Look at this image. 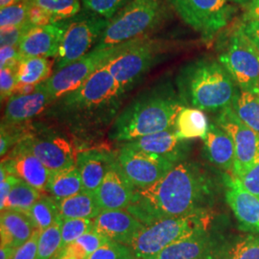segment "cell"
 Masks as SVG:
<instances>
[{
    "mask_svg": "<svg viewBox=\"0 0 259 259\" xmlns=\"http://www.w3.org/2000/svg\"><path fill=\"white\" fill-rule=\"evenodd\" d=\"M17 249L13 248V247H1L0 249V259H11L15 252H16Z\"/></svg>",
    "mask_w": 259,
    "mask_h": 259,
    "instance_id": "50",
    "label": "cell"
},
{
    "mask_svg": "<svg viewBox=\"0 0 259 259\" xmlns=\"http://www.w3.org/2000/svg\"><path fill=\"white\" fill-rule=\"evenodd\" d=\"M219 259H259V236L243 234L224 237Z\"/></svg>",
    "mask_w": 259,
    "mask_h": 259,
    "instance_id": "29",
    "label": "cell"
},
{
    "mask_svg": "<svg viewBox=\"0 0 259 259\" xmlns=\"http://www.w3.org/2000/svg\"><path fill=\"white\" fill-rule=\"evenodd\" d=\"M27 134H24L19 125L1 124V137H0V155L5 156L13 145H17Z\"/></svg>",
    "mask_w": 259,
    "mask_h": 259,
    "instance_id": "41",
    "label": "cell"
},
{
    "mask_svg": "<svg viewBox=\"0 0 259 259\" xmlns=\"http://www.w3.org/2000/svg\"><path fill=\"white\" fill-rule=\"evenodd\" d=\"M181 19L210 42L232 20L234 9L228 0H167Z\"/></svg>",
    "mask_w": 259,
    "mask_h": 259,
    "instance_id": "10",
    "label": "cell"
},
{
    "mask_svg": "<svg viewBox=\"0 0 259 259\" xmlns=\"http://www.w3.org/2000/svg\"><path fill=\"white\" fill-rule=\"evenodd\" d=\"M203 140L208 160L223 170L232 172L235 150L231 136L218 124L211 123Z\"/></svg>",
    "mask_w": 259,
    "mask_h": 259,
    "instance_id": "24",
    "label": "cell"
},
{
    "mask_svg": "<svg viewBox=\"0 0 259 259\" xmlns=\"http://www.w3.org/2000/svg\"><path fill=\"white\" fill-rule=\"evenodd\" d=\"M218 60L231 73L240 91L259 98V49L239 26L221 48Z\"/></svg>",
    "mask_w": 259,
    "mask_h": 259,
    "instance_id": "8",
    "label": "cell"
},
{
    "mask_svg": "<svg viewBox=\"0 0 259 259\" xmlns=\"http://www.w3.org/2000/svg\"><path fill=\"white\" fill-rule=\"evenodd\" d=\"M22 57L18 47H1L0 49V67L18 68Z\"/></svg>",
    "mask_w": 259,
    "mask_h": 259,
    "instance_id": "46",
    "label": "cell"
},
{
    "mask_svg": "<svg viewBox=\"0 0 259 259\" xmlns=\"http://www.w3.org/2000/svg\"><path fill=\"white\" fill-rule=\"evenodd\" d=\"M125 93L104 65L79 88L56 100L53 112L73 124L105 123L116 114Z\"/></svg>",
    "mask_w": 259,
    "mask_h": 259,
    "instance_id": "4",
    "label": "cell"
},
{
    "mask_svg": "<svg viewBox=\"0 0 259 259\" xmlns=\"http://www.w3.org/2000/svg\"><path fill=\"white\" fill-rule=\"evenodd\" d=\"M8 174L19 177L20 180L36 188L41 193L47 192V185L53 172L34 156L21 143H18L9 157L1 161Z\"/></svg>",
    "mask_w": 259,
    "mask_h": 259,
    "instance_id": "16",
    "label": "cell"
},
{
    "mask_svg": "<svg viewBox=\"0 0 259 259\" xmlns=\"http://www.w3.org/2000/svg\"><path fill=\"white\" fill-rule=\"evenodd\" d=\"M93 220L94 232L129 247L145 227L127 209L103 210Z\"/></svg>",
    "mask_w": 259,
    "mask_h": 259,
    "instance_id": "20",
    "label": "cell"
},
{
    "mask_svg": "<svg viewBox=\"0 0 259 259\" xmlns=\"http://www.w3.org/2000/svg\"><path fill=\"white\" fill-rule=\"evenodd\" d=\"M51 62L48 58L36 57L23 59L17 71L18 85H37L51 76Z\"/></svg>",
    "mask_w": 259,
    "mask_h": 259,
    "instance_id": "30",
    "label": "cell"
},
{
    "mask_svg": "<svg viewBox=\"0 0 259 259\" xmlns=\"http://www.w3.org/2000/svg\"><path fill=\"white\" fill-rule=\"evenodd\" d=\"M209 127L204 111L191 107H185L177 116L175 131L181 139H204Z\"/></svg>",
    "mask_w": 259,
    "mask_h": 259,
    "instance_id": "28",
    "label": "cell"
},
{
    "mask_svg": "<svg viewBox=\"0 0 259 259\" xmlns=\"http://www.w3.org/2000/svg\"><path fill=\"white\" fill-rule=\"evenodd\" d=\"M31 6L44 11L52 23L72 19L81 11V0H28Z\"/></svg>",
    "mask_w": 259,
    "mask_h": 259,
    "instance_id": "33",
    "label": "cell"
},
{
    "mask_svg": "<svg viewBox=\"0 0 259 259\" xmlns=\"http://www.w3.org/2000/svg\"><path fill=\"white\" fill-rule=\"evenodd\" d=\"M175 47L165 39L142 37L133 41L106 64L107 68L127 93Z\"/></svg>",
    "mask_w": 259,
    "mask_h": 259,
    "instance_id": "7",
    "label": "cell"
},
{
    "mask_svg": "<svg viewBox=\"0 0 259 259\" xmlns=\"http://www.w3.org/2000/svg\"><path fill=\"white\" fill-rule=\"evenodd\" d=\"M238 117L246 125L259 133V98L240 91L232 107Z\"/></svg>",
    "mask_w": 259,
    "mask_h": 259,
    "instance_id": "35",
    "label": "cell"
},
{
    "mask_svg": "<svg viewBox=\"0 0 259 259\" xmlns=\"http://www.w3.org/2000/svg\"><path fill=\"white\" fill-rule=\"evenodd\" d=\"M217 185L203 165L182 161L155 185L136 189L127 210L145 226L162 219L210 211Z\"/></svg>",
    "mask_w": 259,
    "mask_h": 259,
    "instance_id": "1",
    "label": "cell"
},
{
    "mask_svg": "<svg viewBox=\"0 0 259 259\" xmlns=\"http://www.w3.org/2000/svg\"><path fill=\"white\" fill-rule=\"evenodd\" d=\"M53 103V98L40 83L33 93L10 97L2 123L20 125L38 115Z\"/></svg>",
    "mask_w": 259,
    "mask_h": 259,
    "instance_id": "22",
    "label": "cell"
},
{
    "mask_svg": "<svg viewBox=\"0 0 259 259\" xmlns=\"http://www.w3.org/2000/svg\"><path fill=\"white\" fill-rule=\"evenodd\" d=\"M16 1H18V0H0V7H1V9H2V8L8 6L10 4L15 3Z\"/></svg>",
    "mask_w": 259,
    "mask_h": 259,
    "instance_id": "52",
    "label": "cell"
},
{
    "mask_svg": "<svg viewBox=\"0 0 259 259\" xmlns=\"http://www.w3.org/2000/svg\"><path fill=\"white\" fill-rule=\"evenodd\" d=\"M211 222L210 211L162 219L145 226L130 247L136 259H156L169 246L209 230Z\"/></svg>",
    "mask_w": 259,
    "mask_h": 259,
    "instance_id": "6",
    "label": "cell"
},
{
    "mask_svg": "<svg viewBox=\"0 0 259 259\" xmlns=\"http://www.w3.org/2000/svg\"><path fill=\"white\" fill-rule=\"evenodd\" d=\"M127 146L164 157L178 164L187 156L189 145L187 140L177 136L175 129L167 130L126 142Z\"/></svg>",
    "mask_w": 259,
    "mask_h": 259,
    "instance_id": "21",
    "label": "cell"
},
{
    "mask_svg": "<svg viewBox=\"0 0 259 259\" xmlns=\"http://www.w3.org/2000/svg\"><path fill=\"white\" fill-rule=\"evenodd\" d=\"M40 196V191L28 185L24 181L19 180V183L11 190L2 210L13 209L21 212H28Z\"/></svg>",
    "mask_w": 259,
    "mask_h": 259,
    "instance_id": "34",
    "label": "cell"
},
{
    "mask_svg": "<svg viewBox=\"0 0 259 259\" xmlns=\"http://www.w3.org/2000/svg\"><path fill=\"white\" fill-rule=\"evenodd\" d=\"M26 214L39 231H45L62 220L58 204L50 195H41Z\"/></svg>",
    "mask_w": 259,
    "mask_h": 259,
    "instance_id": "32",
    "label": "cell"
},
{
    "mask_svg": "<svg viewBox=\"0 0 259 259\" xmlns=\"http://www.w3.org/2000/svg\"><path fill=\"white\" fill-rule=\"evenodd\" d=\"M116 156L106 150L91 149L77 154L76 166L82 177L83 191L95 193Z\"/></svg>",
    "mask_w": 259,
    "mask_h": 259,
    "instance_id": "23",
    "label": "cell"
},
{
    "mask_svg": "<svg viewBox=\"0 0 259 259\" xmlns=\"http://www.w3.org/2000/svg\"><path fill=\"white\" fill-rule=\"evenodd\" d=\"M67 20L32 27L19 44V53L23 59L50 58L59 52L65 35Z\"/></svg>",
    "mask_w": 259,
    "mask_h": 259,
    "instance_id": "17",
    "label": "cell"
},
{
    "mask_svg": "<svg viewBox=\"0 0 259 259\" xmlns=\"http://www.w3.org/2000/svg\"><path fill=\"white\" fill-rule=\"evenodd\" d=\"M52 172L76 165L74 148L66 139L56 136L26 135L19 141Z\"/></svg>",
    "mask_w": 259,
    "mask_h": 259,
    "instance_id": "14",
    "label": "cell"
},
{
    "mask_svg": "<svg viewBox=\"0 0 259 259\" xmlns=\"http://www.w3.org/2000/svg\"><path fill=\"white\" fill-rule=\"evenodd\" d=\"M238 26L259 49V21L240 22Z\"/></svg>",
    "mask_w": 259,
    "mask_h": 259,
    "instance_id": "48",
    "label": "cell"
},
{
    "mask_svg": "<svg viewBox=\"0 0 259 259\" xmlns=\"http://www.w3.org/2000/svg\"><path fill=\"white\" fill-rule=\"evenodd\" d=\"M83 191L82 177L78 167L53 172L47 185V192L57 202Z\"/></svg>",
    "mask_w": 259,
    "mask_h": 259,
    "instance_id": "27",
    "label": "cell"
},
{
    "mask_svg": "<svg viewBox=\"0 0 259 259\" xmlns=\"http://www.w3.org/2000/svg\"><path fill=\"white\" fill-rule=\"evenodd\" d=\"M232 138L235 159L232 177L237 178L259 162V133L250 128L238 117L232 107L219 112L216 119Z\"/></svg>",
    "mask_w": 259,
    "mask_h": 259,
    "instance_id": "12",
    "label": "cell"
},
{
    "mask_svg": "<svg viewBox=\"0 0 259 259\" xmlns=\"http://www.w3.org/2000/svg\"><path fill=\"white\" fill-rule=\"evenodd\" d=\"M117 157L123 171L137 189L155 185L176 165L164 157L126 144L122 146Z\"/></svg>",
    "mask_w": 259,
    "mask_h": 259,
    "instance_id": "13",
    "label": "cell"
},
{
    "mask_svg": "<svg viewBox=\"0 0 259 259\" xmlns=\"http://www.w3.org/2000/svg\"><path fill=\"white\" fill-rule=\"evenodd\" d=\"M185 106L168 83L140 93L114 119L110 139L130 142L152 134L175 129L179 112Z\"/></svg>",
    "mask_w": 259,
    "mask_h": 259,
    "instance_id": "2",
    "label": "cell"
},
{
    "mask_svg": "<svg viewBox=\"0 0 259 259\" xmlns=\"http://www.w3.org/2000/svg\"><path fill=\"white\" fill-rule=\"evenodd\" d=\"M18 68L4 67L0 69V97L2 102L13 96L14 92L18 85Z\"/></svg>",
    "mask_w": 259,
    "mask_h": 259,
    "instance_id": "42",
    "label": "cell"
},
{
    "mask_svg": "<svg viewBox=\"0 0 259 259\" xmlns=\"http://www.w3.org/2000/svg\"><path fill=\"white\" fill-rule=\"evenodd\" d=\"M109 21L84 10L72 19H67L65 35L56 56L54 71L74 63L92 51Z\"/></svg>",
    "mask_w": 259,
    "mask_h": 259,
    "instance_id": "9",
    "label": "cell"
},
{
    "mask_svg": "<svg viewBox=\"0 0 259 259\" xmlns=\"http://www.w3.org/2000/svg\"><path fill=\"white\" fill-rule=\"evenodd\" d=\"M20 180L19 177L15 176L13 174H9L6 177V179L2 182H0V208L1 210L4 208L5 203L7 201V198L9 196L11 190L13 189V187L19 183Z\"/></svg>",
    "mask_w": 259,
    "mask_h": 259,
    "instance_id": "47",
    "label": "cell"
},
{
    "mask_svg": "<svg viewBox=\"0 0 259 259\" xmlns=\"http://www.w3.org/2000/svg\"><path fill=\"white\" fill-rule=\"evenodd\" d=\"M234 179L246 190L255 195L259 199V162L241 176Z\"/></svg>",
    "mask_w": 259,
    "mask_h": 259,
    "instance_id": "44",
    "label": "cell"
},
{
    "mask_svg": "<svg viewBox=\"0 0 259 259\" xmlns=\"http://www.w3.org/2000/svg\"><path fill=\"white\" fill-rule=\"evenodd\" d=\"M135 40L101 50L93 49L74 63L54 71L47 81L42 83V85L55 102L62 96L79 88L93 73L118 55Z\"/></svg>",
    "mask_w": 259,
    "mask_h": 259,
    "instance_id": "11",
    "label": "cell"
},
{
    "mask_svg": "<svg viewBox=\"0 0 259 259\" xmlns=\"http://www.w3.org/2000/svg\"><path fill=\"white\" fill-rule=\"evenodd\" d=\"M224 236L209 230L179 241L162 250L156 259H219Z\"/></svg>",
    "mask_w": 259,
    "mask_h": 259,
    "instance_id": "18",
    "label": "cell"
},
{
    "mask_svg": "<svg viewBox=\"0 0 259 259\" xmlns=\"http://www.w3.org/2000/svg\"><path fill=\"white\" fill-rule=\"evenodd\" d=\"M62 221L40 232L36 259H52L62 249Z\"/></svg>",
    "mask_w": 259,
    "mask_h": 259,
    "instance_id": "36",
    "label": "cell"
},
{
    "mask_svg": "<svg viewBox=\"0 0 259 259\" xmlns=\"http://www.w3.org/2000/svg\"><path fill=\"white\" fill-rule=\"evenodd\" d=\"M87 259H136L129 246L109 240Z\"/></svg>",
    "mask_w": 259,
    "mask_h": 259,
    "instance_id": "40",
    "label": "cell"
},
{
    "mask_svg": "<svg viewBox=\"0 0 259 259\" xmlns=\"http://www.w3.org/2000/svg\"><path fill=\"white\" fill-rule=\"evenodd\" d=\"M33 27L29 22L17 27L1 29L0 45L1 47H18L21 39L26 35L28 31Z\"/></svg>",
    "mask_w": 259,
    "mask_h": 259,
    "instance_id": "43",
    "label": "cell"
},
{
    "mask_svg": "<svg viewBox=\"0 0 259 259\" xmlns=\"http://www.w3.org/2000/svg\"><path fill=\"white\" fill-rule=\"evenodd\" d=\"M136 189L123 171L117 157L112 161L101 185L95 191V196L102 211L121 210L127 209Z\"/></svg>",
    "mask_w": 259,
    "mask_h": 259,
    "instance_id": "15",
    "label": "cell"
},
{
    "mask_svg": "<svg viewBox=\"0 0 259 259\" xmlns=\"http://www.w3.org/2000/svg\"><path fill=\"white\" fill-rule=\"evenodd\" d=\"M167 0H132L109 21L93 49L117 47L147 37L166 19Z\"/></svg>",
    "mask_w": 259,
    "mask_h": 259,
    "instance_id": "5",
    "label": "cell"
},
{
    "mask_svg": "<svg viewBox=\"0 0 259 259\" xmlns=\"http://www.w3.org/2000/svg\"><path fill=\"white\" fill-rule=\"evenodd\" d=\"M83 10L110 19L132 0H81Z\"/></svg>",
    "mask_w": 259,
    "mask_h": 259,
    "instance_id": "39",
    "label": "cell"
},
{
    "mask_svg": "<svg viewBox=\"0 0 259 259\" xmlns=\"http://www.w3.org/2000/svg\"><path fill=\"white\" fill-rule=\"evenodd\" d=\"M108 241L109 239L93 231L61 249L52 259H87Z\"/></svg>",
    "mask_w": 259,
    "mask_h": 259,
    "instance_id": "31",
    "label": "cell"
},
{
    "mask_svg": "<svg viewBox=\"0 0 259 259\" xmlns=\"http://www.w3.org/2000/svg\"><path fill=\"white\" fill-rule=\"evenodd\" d=\"M57 202V201H56ZM62 220L65 219H95L102 212L95 193L82 191L57 202Z\"/></svg>",
    "mask_w": 259,
    "mask_h": 259,
    "instance_id": "26",
    "label": "cell"
},
{
    "mask_svg": "<svg viewBox=\"0 0 259 259\" xmlns=\"http://www.w3.org/2000/svg\"><path fill=\"white\" fill-rule=\"evenodd\" d=\"M94 230L93 219H65L62 221V249Z\"/></svg>",
    "mask_w": 259,
    "mask_h": 259,
    "instance_id": "38",
    "label": "cell"
},
{
    "mask_svg": "<svg viewBox=\"0 0 259 259\" xmlns=\"http://www.w3.org/2000/svg\"><path fill=\"white\" fill-rule=\"evenodd\" d=\"M31 5L28 0H18L0 11V28L17 27L28 22Z\"/></svg>",
    "mask_w": 259,
    "mask_h": 259,
    "instance_id": "37",
    "label": "cell"
},
{
    "mask_svg": "<svg viewBox=\"0 0 259 259\" xmlns=\"http://www.w3.org/2000/svg\"><path fill=\"white\" fill-rule=\"evenodd\" d=\"M39 230L33 233L31 238L22 246L17 249L14 256L11 259H36L37 254V245L40 234Z\"/></svg>",
    "mask_w": 259,
    "mask_h": 259,
    "instance_id": "45",
    "label": "cell"
},
{
    "mask_svg": "<svg viewBox=\"0 0 259 259\" xmlns=\"http://www.w3.org/2000/svg\"><path fill=\"white\" fill-rule=\"evenodd\" d=\"M177 85L186 107L210 112L232 107L240 93L222 63L207 57L185 65L178 75Z\"/></svg>",
    "mask_w": 259,
    "mask_h": 259,
    "instance_id": "3",
    "label": "cell"
},
{
    "mask_svg": "<svg viewBox=\"0 0 259 259\" xmlns=\"http://www.w3.org/2000/svg\"><path fill=\"white\" fill-rule=\"evenodd\" d=\"M230 3L232 4H237V5H241V6H246L250 0H228Z\"/></svg>",
    "mask_w": 259,
    "mask_h": 259,
    "instance_id": "51",
    "label": "cell"
},
{
    "mask_svg": "<svg viewBox=\"0 0 259 259\" xmlns=\"http://www.w3.org/2000/svg\"><path fill=\"white\" fill-rule=\"evenodd\" d=\"M36 231L35 224L26 213L13 209H4L1 211V247L18 249L26 243Z\"/></svg>",
    "mask_w": 259,
    "mask_h": 259,
    "instance_id": "25",
    "label": "cell"
},
{
    "mask_svg": "<svg viewBox=\"0 0 259 259\" xmlns=\"http://www.w3.org/2000/svg\"><path fill=\"white\" fill-rule=\"evenodd\" d=\"M259 21V0H250L245 6L241 22Z\"/></svg>",
    "mask_w": 259,
    "mask_h": 259,
    "instance_id": "49",
    "label": "cell"
},
{
    "mask_svg": "<svg viewBox=\"0 0 259 259\" xmlns=\"http://www.w3.org/2000/svg\"><path fill=\"white\" fill-rule=\"evenodd\" d=\"M226 201L237 219L241 231L259 234V199L246 190L233 177L225 176Z\"/></svg>",
    "mask_w": 259,
    "mask_h": 259,
    "instance_id": "19",
    "label": "cell"
}]
</instances>
